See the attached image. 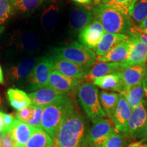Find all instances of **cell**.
<instances>
[{
    "instance_id": "cell-35",
    "label": "cell",
    "mask_w": 147,
    "mask_h": 147,
    "mask_svg": "<svg viewBox=\"0 0 147 147\" xmlns=\"http://www.w3.org/2000/svg\"><path fill=\"white\" fill-rule=\"evenodd\" d=\"M43 110L44 108L34 106V113H33L32 117V119L28 121L27 124H29V125L32 127H34L40 128Z\"/></svg>"
},
{
    "instance_id": "cell-46",
    "label": "cell",
    "mask_w": 147,
    "mask_h": 147,
    "mask_svg": "<svg viewBox=\"0 0 147 147\" xmlns=\"http://www.w3.org/2000/svg\"><path fill=\"white\" fill-rule=\"evenodd\" d=\"M145 77L147 78V65H146V74H145Z\"/></svg>"
},
{
    "instance_id": "cell-14",
    "label": "cell",
    "mask_w": 147,
    "mask_h": 147,
    "mask_svg": "<svg viewBox=\"0 0 147 147\" xmlns=\"http://www.w3.org/2000/svg\"><path fill=\"white\" fill-rule=\"evenodd\" d=\"M131 108H130L123 95L119 93L118 104L114 112L113 117L110 119L117 131L125 134L127 124L131 115Z\"/></svg>"
},
{
    "instance_id": "cell-48",
    "label": "cell",
    "mask_w": 147,
    "mask_h": 147,
    "mask_svg": "<svg viewBox=\"0 0 147 147\" xmlns=\"http://www.w3.org/2000/svg\"><path fill=\"white\" fill-rule=\"evenodd\" d=\"M0 147H3V146H2V144H1V142H0Z\"/></svg>"
},
{
    "instance_id": "cell-11",
    "label": "cell",
    "mask_w": 147,
    "mask_h": 147,
    "mask_svg": "<svg viewBox=\"0 0 147 147\" xmlns=\"http://www.w3.org/2000/svg\"><path fill=\"white\" fill-rule=\"evenodd\" d=\"M40 58L25 59L9 69L8 76L12 81L18 84L28 82Z\"/></svg>"
},
{
    "instance_id": "cell-25",
    "label": "cell",
    "mask_w": 147,
    "mask_h": 147,
    "mask_svg": "<svg viewBox=\"0 0 147 147\" xmlns=\"http://www.w3.org/2000/svg\"><path fill=\"white\" fill-rule=\"evenodd\" d=\"M99 98L103 110L105 113L106 117L110 120L118 104L119 93L101 91L99 92Z\"/></svg>"
},
{
    "instance_id": "cell-21",
    "label": "cell",
    "mask_w": 147,
    "mask_h": 147,
    "mask_svg": "<svg viewBox=\"0 0 147 147\" xmlns=\"http://www.w3.org/2000/svg\"><path fill=\"white\" fill-rule=\"evenodd\" d=\"M61 3L59 1H53L45 7L41 14V24L46 31L54 29L59 16Z\"/></svg>"
},
{
    "instance_id": "cell-31",
    "label": "cell",
    "mask_w": 147,
    "mask_h": 147,
    "mask_svg": "<svg viewBox=\"0 0 147 147\" xmlns=\"http://www.w3.org/2000/svg\"><path fill=\"white\" fill-rule=\"evenodd\" d=\"M12 0H0V32L3 29V25L13 14Z\"/></svg>"
},
{
    "instance_id": "cell-24",
    "label": "cell",
    "mask_w": 147,
    "mask_h": 147,
    "mask_svg": "<svg viewBox=\"0 0 147 147\" xmlns=\"http://www.w3.org/2000/svg\"><path fill=\"white\" fill-rule=\"evenodd\" d=\"M7 99L10 105L18 111L32 104L29 95L18 89H9L7 91Z\"/></svg>"
},
{
    "instance_id": "cell-28",
    "label": "cell",
    "mask_w": 147,
    "mask_h": 147,
    "mask_svg": "<svg viewBox=\"0 0 147 147\" xmlns=\"http://www.w3.org/2000/svg\"><path fill=\"white\" fill-rule=\"evenodd\" d=\"M16 47L25 51H36L39 47V41L36 35L31 32H26L18 35L14 40Z\"/></svg>"
},
{
    "instance_id": "cell-9",
    "label": "cell",
    "mask_w": 147,
    "mask_h": 147,
    "mask_svg": "<svg viewBox=\"0 0 147 147\" xmlns=\"http://www.w3.org/2000/svg\"><path fill=\"white\" fill-rule=\"evenodd\" d=\"M147 124L146 102H143L131 110V115L127 124L125 132L124 134L136 138Z\"/></svg>"
},
{
    "instance_id": "cell-7",
    "label": "cell",
    "mask_w": 147,
    "mask_h": 147,
    "mask_svg": "<svg viewBox=\"0 0 147 147\" xmlns=\"http://www.w3.org/2000/svg\"><path fill=\"white\" fill-rule=\"evenodd\" d=\"M54 70L52 56L40 57L28 80L29 89L32 91L47 87L50 74Z\"/></svg>"
},
{
    "instance_id": "cell-33",
    "label": "cell",
    "mask_w": 147,
    "mask_h": 147,
    "mask_svg": "<svg viewBox=\"0 0 147 147\" xmlns=\"http://www.w3.org/2000/svg\"><path fill=\"white\" fill-rule=\"evenodd\" d=\"M126 141L121 132L115 130L106 141L104 147H125Z\"/></svg>"
},
{
    "instance_id": "cell-44",
    "label": "cell",
    "mask_w": 147,
    "mask_h": 147,
    "mask_svg": "<svg viewBox=\"0 0 147 147\" xmlns=\"http://www.w3.org/2000/svg\"><path fill=\"white\" fill-rule=\"evenodd\" d=\"M0 84H4V78H3V71H2V69H1V65H0Z\"/></svg>"
},
{
    "instance_id": "cell-39",
    "label": "cell",
    "mask_w": 147,
    "mask_h": 147,
    "mask_svg": "<svg viewBox=\"0 0 147 147\" xmlns=\"http://www.w3.org/2000/svg\"><path fill=\"white\" fill-rule=\"evenodd\" d=\"M132 35L136 36L139 39L140 41L142 42V43L144 44V45H147V34H146V33L135 32Z\"/></svg>"
},
{
    "instance_id": "cell-27",
    "label": "cell",
    "mask_w": 147,
    "mask_h": 147,
    "mask_svg": "<svg viewBox=\"0 0 147 147\" xmlns=\"http://www.w3.org/2000/svg\"><path fill=\"white\" fill-rule=\"evenodd\" d=\"M120 93L123 95L131 110L139 106L144 100V91L142 82L124 90Z\"/></svg>"
},
{
    "instance_id": "cell-22",
    "label": "cell",
    "mask_w": 147,
    "mask_h": 147,
    "mask_svg": "<svg viewBox=\"0 0 147 147\" xmlns=\"http://www.w3.org/2000/svg\"><path fill=\"white\" fill-rule=\"evenodd\" d=\"M129 38L130 36L126 34L105 33L95 48V52L98 57L104 56L123 40H127Z\"/></svg>"
},
{
    "instance_id": "cell-38",
    "label": "cell",
    "mask_w": 147,
    "mask_h": 147,
    "mask_svg": "<svg viewBox=\"0 0 147 147\" xmlns=\"http://www.w3.org/2000/svg\"><path fill=\"white\" fill-rule=\"evenodd\" d=\"M135 32H142L147 34V16L138 26L134 25V27L131 29V35Z\"/></svg>"
},
{
    "instance_id": "cell-36",
    "label": "cell",
    "mask_w": 147,
    "mask_h": 147,
    "mask_svg": "<svg viewBox=\"0 0 147 147\" xmlns=\"http://www.w3.org/2000/svg\"><path fill=\"white\" fill-rule=\"evenodd\" d=\"M33 113H34V106L30 105L28 107L18 110V113H16V118L21 122L27 123L28 121L32 119Z\"/></svg>"
},
{
    "instance_id": "cell-42",
    "label": "cell",
    "mask_w": 147,
    "mask_h": 147,
    "mask_svg": "<svg viewBox=\"0 0 147 147\" xmlns=\"http://www.w3.org/2000/svg\"><path fill=\"white\" fill-rule=\"evenodd\" d=\"M3 113L0 111V139L1 138V131L3 126Z\"/></svg>"
},
{
    "instance_id": "cell-1",
    "label": "cell",
    "mask_w": 147,
    "mask_h": 147,
    "mask_svg": "<svg viewBox=\"0 0 147 147\" xmlns=\"http://www.w3.org/2000/svg\"><path fill=\"white\" fill-rule=\"evenodd\" d=\"M89 128L85 118L76 109L60 126L55 145L57 147H88Z\"/></svg>"
},
{
    "instance_id": "cell-16",
    "label": "cell",
    "mask_w": 147,
    "mask_h": 147,
    "mask_svg": "<svg viewBox=\"0 0 147 147\" xmlns=\"http://www.w3.org/2000/svg\"><path fill=\"white\" fill-rule=\"evenodd\" d=\"M131 47L127 59L121 62L123 67H129L147 62V45L139 40L136 36L131 35Z\"/></svg>"
},
{
    "instance_id": "cell-18",
    "label": "cell",
    "mask_w": 147,
    "mask_h": 147,
    "mask_svg": "<svg viewBox=\"0 0 147 147\" xmlns=\"http://www.w3.org/2000/svg\"><path fill=\"white\" fill-rule=\"evenodd\" d=\"M131 47V37L127 40H123L114 47L107 54L98 57L97 60L100 62H115L120 63L127 59Z\"/></svg>"
},
{
    "instance_id": "cell-17",
    "label": "cell",
    "mask_w": 147,
    "mask_h": 147,
    "mask_svg": "<svg viewBox=\"0 0 147 147\" xmlns=\"http://www.w3.org/2000/svg\"><path fill=\"white\" fill-rule=\"evenodd\" d=\"M146 67V63H142L121 69V77L123 82L124 90L142 83L145 78Z\"/></svg>"
},
{
    "instance_id": "cell-8",
    "label": "cell",
    "mask_w": 147,
    "mask_h": 147,
    "mask_svg": "<svg viewBox=\"0 0 147 147\" xmlns=\"http://www.w3.org/2000/svg\"><path fill=\"white\" fill-rule=\"evenodd\" d=\"M52 58L54 63V70L70 78L77 80L84 79L91 68V67L78 65L56 55L52 56Z\"/></svg>"
},
{
    "instance_id": "cell-34",
    "label": "cell",
    "mask_w": 147,
    "mask_h": 147,
    "mask_svg": "<svg viewBox=\"0 0 147 147\" xmlns=\"http://www.w3.org/2000/svg\"><path fill=\"white\" fill-rule=\"evenodd\" d=\"M18 119L10 114H3V126L1 131V136L11 133L15 126Z\"/></svg>"
},
{
    "instance_id": "cell-23",
    "label": "cell",
    "mask_w": 147,
    "mask_h": 147,
    "mask_svg": "<svg viewBox=\"0 0 147 147\" xmlns=\"http://www.w3.org/2000/svg\"><path fill=\"white\" fill-rule=\"evenodd\" d=\"M34 129V127L17 120L11 132L16 142V147H25L32 135Z\"/></svg>"
},
{
    "instance_id": "cell-47",
    "label": "cell",
    "mask_w": 147,
    "mask_h": 147,
    "mask_svg": "<svg viewBox=\"0 0 147 147\" xmlns=\"http://www.w3.org/2000/svg\"><path fill=\"white\" fill-rule=\"evenodd\" d=\"M1 104H2V100H1V97L0 96V106L1 105Z\"/></svg>"
},
{
    "instance_id": "cell-6",
    "label": "cell",
    "mask_w": 147,
    "mask_h": 147,
    "mask_svg": "<svg viewBox=\"0 0 147 147\" xmlns=\"http://www.w3.org/2000/svg\"><path fill=\"white\" fill-rule=\"evenodd\" d=\"M93 121L87 136L88 147H104L106 141L115 130L112 121L105 117Z\"/></svg>"
},
{
    "instance_id": "cell-4",
    "label": "cell",
    "mask_w": 147,
    "mask_h": 147,
    "mask_svg": "<svg viewBox=\"0 0 147 147\" xmlns=\"http://www.w3.org/2000/svg\"><path fill=\"white\" fill-rule=\"evenodd\" d=\"M77 95L84 111L92 121L106 117V115L101 106L98 89L91 82H84L77 88Z\"/></svg>"
},
{
    "instance_id": "cell-43",
    "label": "cell",
    "mask_w": 147,
    "mask_h": 147,
    "mask_svg": "<svg viewBox=\"0 0 147 147\" xmlns=\"http://www.w3.org/2000/svg\"><path fill=\"white\" fill-rule=\"evenodd\" d=\"M142 86L144 91V96L147 98V78H146V77L142 81Z\"/></svg>"
},
{
    "instance_id": "cell-26",
    "label": "cell",
    "mask_w": 147,
    "mask_h": 147,
    "mask_svg": "<svg viewBox=\"0 0 147 147\" xmlns=\"http://www.w3.org/2000/svg\"><path fill=\"white\" fill-rule=\"evenodd\" d=\"M54 140L41 128L35 127L25 147H54Z\"/></svg>"
},
{
    "instance_id": "cell-12",
    "label": "cell",
    "mask_w": 147,
    "mask_h": 147,
    "mask_svg": "<svg viewBox=\"0 0 147 147\" xmlns=\"http://www.w3.org/2000/svg\"><path fill=\"white\" fill-rule=\"evenodd\" d=\"M28 95L32 102L31 105L42 108L59 102L66 97L65 95L59 93L49 87L38 89Z\"/></svg>"
},
{
    "instance_id": "cell-13",
    "label": "cell",
    "mask_w": 147,
    "mask_h": 147,
    "mask_svg": "<svg viewBox=\"0 0 147 147\" xmlns=\"http://www.w3.org/2000/svg\"><path fill=\"white\" fill-rule=\"evenodd\" d=\"M81 84L80 80L73 79L63 76L59 71L53 70L51 72L47 87L52 88L55 91L65 95L74 91Z\"/></svg>"
},
{
    "instance_id": "cell-30",
    "label": "cell",
    "mask_w": 147,
    "mask_h": 147,
    "mask_svg": "<svg viewBox=\"0 0 147 147\" xmlns=\"http://www.w3.org/2000/svg\"><path fill=\"white\" fill-rule=\"evenodd\" d=\"M43 0H12L14 10L23 14H30L41 5Z\"/></svg>"
},
{
    "instance_id": "cell-3",
    "label": "cell",
    "mask_w": 147,
    "mask_h": 147,
    "mask_svg": "<svg viewBox=\"0 0 147 147\" xmlns=\"http://www.w3.org/2000/svg\"><path fill=\"white\" fill-rule=\"evenodd\" d=\"M93 14L95 19L102 24L106 33L131 36V29L134 27L131 18L120 11L100 4L93 8Z\"/></svg>"
},
{
    "instance_id": "cell-19",
    "label": "cell",
    "mask_w": 147,
    "mask_h": 147,
    "mask_svg": "<svg viewBox=\"0 0 147 147\" xmlns=\"http://www.w3.org/2000/svg\"><path fill=\"white\" fill-rule=\"evenodd\" d=\"M123 69L122 63H115V62H100L94 64L91 67L89 72L84 76L85 82H93L95 79L110 74L121 71Z\"/></svg>"
},
{
    "instance_id": "cell-29",
    "label": "cell",
    "mask_w": 147,
    "mask_h": 147,
    "mask_svg": "<svg viewBox=\"0 0 147 147\" xmlns=\"http://www.w3.org/2000/svg\"><path fill=\"white\" fill-rule=\"evenodd\" d=\"M136 1L137 0H104L102 4L120 11L131 17Z\"/></svg>"
},
{
    "instance_id": "cell-10",
    "label": "cell",
    "mask_w": 147,
    "mask_h": 147,
    "mask_svg": "<svg viewBox=\"0 0 147 147\" xmlns=\"http://www.w3.org/2000/svg\"><path fill=\"white\" fill-rule=\"evenodd\" d=\"M105 33L100 22L94 18L89 25L79 32L78 40L84 47L95 50Z\"/></svg>"
},
{
    "instance_id": "cell-15",
    "label": "cell",
    "mask_w": 147,
    "mask_h": 147,
    "mask_svg": "<svg viewBox=\"0 0 147 147\" xmlns=\"http://www.w3.org/2000/svg\"><path fill=\"white\" fill-rule=\"evenodd\" d=\"M93 12L84 8H74L69 12V26L71 34L75 35L93 21Z\"/></svg>"
},
{
    "instance_id": "cell-41",
    "label": "cell",
    "mask_w": 147,
    "mask_h": 147,
    "mask_svg": "<svg viewBox=\"0 0 147 147\" xmlns=\"http://www.w3.org/2000/svg\"><path fill=\"white\" fill-rule=\"evenodd\" d=\"M71 1H74V2H76L78 4L80 5H89L91 4L93 1V0H71Z\"/></svg>"
},
{
    "instance_id": "cell-45",
    "label": "cell",
    "mask_w": 147,
    "mask_h": 147,
    "mask_svg": "<svg viewBox=\"0 0 147 147\" xmlns=\"http://www.w3.org/2000/svg\"><path fill=\"white\" fill-rule=\"evenodd\" d=\"M138 147H147V144H143V145H138V146H137Z\"/></svg>"
},
{
    "instance_id": "cell-49",
    "label": "cell",
    "mask_w": 147,
    "mask_h": 147,
    "mask_svg": "<svg viewBox=\"0 0 147 147\" xmlns=\"http://www.w3.org/2000/svg\"><path fill=\"white\" fill-rule=\"evenodd\" d=\"M54 147H57V146H55H55Z\"/></svg>"
},
{
    "instance_id": "cell-5",
    "label": "cell",
    "mask_w": 147,
    "mask_h": 147,
    "mask_svg": "<svg viewBox=\"0 0 147 147\" xmlns=\"http://www.w3.org/2000/svg\"><path fill=\"white\" fill-rule=\"evenodd\" d=\"M53 53L61 58L86 67H92L97 60L96 55L93 51L77 42L65 47L55 48Z\"/></svg>"
},
{
    "instance_id": "cell-40",
    "label": "cell",
    "mask_w": 147,
    "mask_h": 147,
    "mask_svg": "<svg viewBox=\"0 0 147 147\" xmlns=\"http://www.w3.org/2000/svg\"><path fill=\"white\" fill-rule=\"evenodd\" d=\"M142 139L143 140H147V124L144 128L138 134L136 137V139Z\"/></svg>"
},
{
    "instance_id": "cell-20",
    "label": "cell",
    "mask_w": 147,
    "mask_h": 147,
    "mask_svg": "<svg viewBox=\"0 0 147 147\" xmlns=\"http://www.w3.org/2000/svg\"><path fill=\"white\" fill-rule=\"evenodd\" d=\"M121 71H116L95 79L92 83L104 91H112L119 92L120 93L124 90Z\"/></svg>"
},
{
    "instance_id": "cell-32",
    "label": "cell",
    "mask_w": 147,
    "mask_h": 147,
    "mask_svg": "<svg viewBox=\"0 0 147 147\" xmlns=\"http://www.w3.org/2000/svg\"><path fill=\"white\" fill-rule=\"evenodd\" d=\"M147 16V0H137L131 18L140 24Z\"/></svg>"
},
{
    "instance_id": "cell-37",
    "label": "cell",
    "mask_w": 147,
    "mask_h": 147,
    "mask_svg": "<svg viewBox=\"0 0 147 147\" xmlns=\"http://www.w3.org/2000/svg\"><path fill=\"white\" fill-rule=\"evenodd\" d=\"M0 142L3 147H16V142L12 133H9L1 136Z\"/></svg>"
},
{
    "instance_id": "cell-2",
    "label": "cell",
    "mask_w": 147,
    "mask_h": 147,
    "mask_svg": "<svg viewBox=\"0 0 147 147\" xmlns=\"http://www.w3.org/2000/svg\"><path fill=\"white\" fill-rule=\"evenodd\" d=\"M76 109L72 100L67 96L59 102L46 106L42 113L40 128L45 130L55 140L60 126Z\"/></svg>"
}]
</instances>
